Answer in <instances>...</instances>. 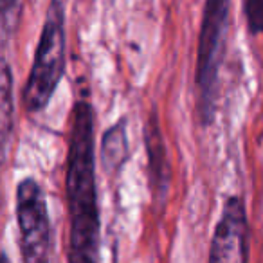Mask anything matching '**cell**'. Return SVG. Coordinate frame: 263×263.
I'll return each instance as SVG.
<instances>
[{
    "mask_svg": "<svg viewBox=\"0 0 263 263\" xmlns=\"http://www.w3.org/2000/svg\"><path fill=\"white\" fill-rule=\"evenodd\" d=\"M94 106L78 99L72 108L67 155L69 263H101V222L96 182Z\"/></svg>",
    "mask_w": 263,
    "mask_h": 263,
    "instance_id": "cell-1",
    "label": "cell"
},
{
    "mask_svg": "<svg viewBox=\"0 0 263 263\" xmlns=\"http://www.w3.org/2000/svg\"><path fill=\"white\" fill-rule=\"evenodd\" d=\"M65 8L62 0H51L45 11L34 60L22 90V103L29 114H38L51 103L67 63Z\"/></svg>",
    "mask_w": 263,
    "mask_h": 263,
    "instance_id": "cell-2",
    "label": "cell"
},
{
    "mask_svg": "<svg viewBox=\"0 0 263 263\" xmlns=\"http://www.w3.org/2000/svg\"><path fill=\"white\" fill-rule=\"evenodd\" d=\"M231 0H205L197 51L198 112L202 124H211L216 114L220 67L226 54Z\"/></svg>",
    "mask_w": 263,
    "mask_h": 263,
    "instance_id": "cell-3",
    "label": "cell"
},
{
    "mask_svg": "<svg viewBox=\"0 0 263 263\" xmlns=\"http://www.w3.org/2000/svg\"><path fill=\"white\" fill-rule=\"evenodd\" d=\"M15 200L22 261L49 263L52 252V229L47 198L38 180L24 177L16 184Z\"/></svg>",
    "mask_w": 263,
    "mask_h": 263,
    "instance_id": "cell-4",
    "label": "cell"
},
{
    "mask_svg": "<svg viewBox=\"0 0 263 263\" xmlns=\"http://www.w3.org/2000/svg\"><path fill=\"white\" fill-rule=\"evenodd\" d=\"M208 263H249V220L245 204L233 195L215 227Z\"/></svg>",
    "mask_w": 263,
    "mask_h": 263,
    "instance_id": "cell-5",
    "label": "cell"
},
{
    "mask_svg": "<svg viewBox=\"0 0 263 263\" xmlns=\"http://www.w3.org/2000/svg\"><path fill=\"white\" fill-rule=\"evenodd\" d=\"M144 148L148 159V184L157 204H164L172 184V164L168 148L162 136V128L155 112L144 123Z\"/></svg>",
    "mask_w": 263,
    "mask_h": 263,
    "instance_id": "cell-6",
    "label": "cell"
},
{
    "mask_svg": "<svg viewBox=\"0 0 263 263\" xmlns=\"http://www.w3.org/2000/svg\"><path fill=\"white\" fill-rule=\"evenodd\" d=\"M15 130V98L13 70L6 58H0V166L6 162Z\"/></svg>",
    "mask_w": 263,
    "mask_h": 263,
    "instance_id": "cell-7",
    "label": "cell"
},
{
    "mask_svg": "<svg viewBox=\"0 0 263 263\" xmlns=\"http://www.w3.org/2000/svg\"><path fill=\"white\" fill-rule=\"evenodd\" d=\"M130 157L126 134V119H119L106 128L101 139V162L106 175H116L121 172Z\"/></svg>",
    "mask_w": 263,
    "mask_h": 263,
    "instance_id": "cell-8",
    "label": "cell"
},
{
    "mask_svg": "<svg viewBox=\"0 0 263 263\" xmlns=\"http://www.w3.org/2000/svg\"><path fill=\"white\" fill-rule=\"evenodd\" d=\"M243 16L251 34H263V0H243Z\"/></svg>",
    "mask_w": 263,
    "mask_h": 263,
    "instance_id": "cell-9",
    "label": "cell"
},
{
    "mask_svg": "<svg viewBox=\"0 0 263 263\" xmlns=\"http://www.w3.org/2000/svg\"><path fill=\"white\" fill-rule=\"evenodd\" d=\"M20 6V0H0V20L13 18Z\"/></svg>",
    "mask_w": 263,
    "mask_h": 263,
    "instance_id": "cell-10",
    "label": "cell"
},
{
    "mask_svg": "<svg viewBox=\"0 0 263 263\" xmlns=\"http://www.w3.org/2000/svg\"><path fill=\"white\" fill-rule=\"evenodd\" d=\"M0 263H11V259H9V256L6 252H0Z\"/></svg>",
    "mask_w": 263,
    "mask_h": 263,
    "instance_id": "cell-11",
    "label": "cell"
}]
</instances>
